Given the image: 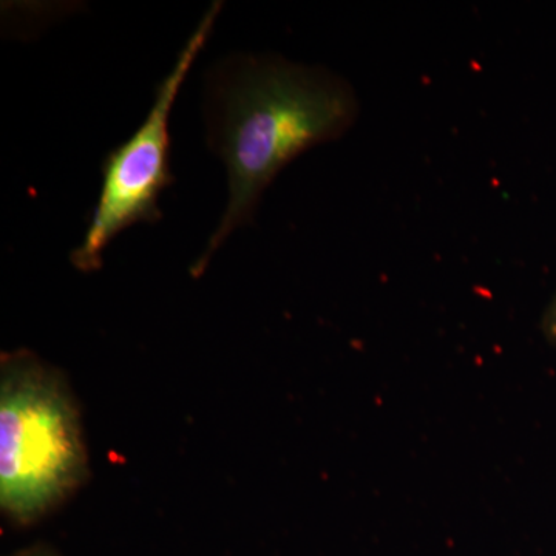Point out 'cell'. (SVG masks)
I'll list each match as a JSON object with an SVG mask.
<instances>
[{"label":"cell","mask_w":556,"mask_h":556,"mask_svg":"<svg viewBox=\"0 0 556 556\" xmlns=\"http://www.w3.org/2000/svg\"><path fill=\"white\" fill-rule=\"evenodd\" d=\"M222 2L212 3L199 27L179 51L177 62L155 91L144 123L102 161V185L83 243L70 254L80 273L102 268L105 249L124 230L141 223L160 222V197L174 185L170 172V115L190 68L206 47Z\"/></svg>","instance_id":"cell-3"},{"label":"cell","mask_w":556,"mask_h":556,"mask_svg":"<svg viewBox=\"0 0 556 556\" xmlns=\"http://www.w3.org/2000/svg\"><path fill=\"white\" fill-rule=\"evenodd\" d=\"M353 87L328 70L283 58H237L219 67L207 102V142L228 170L229 200L199 262L249 225L263 192L289 163L342 138L356 123Z\"/></svg>","instance_id":"cell-1"},{"label":"cell","mask_w":556,"mask_h":556,"mask_svg":"<svg viewBox=\"0 0 556 556\" xmlns=\"http://www.w3.org/2000/svg\"><path fill=\"white\" fill-rule=\"evenodd\" d=\"M0 379V504L28 525L86 478L83 430L64 380L35 354H5Z\"/></svg>","instance_id":"cell-2"},{"label":"cell","mask_w":556,"mask_h":556,"mask_svg":"<svg viewBox=\"0 0 556 556\" xmlns=\"http://www.w3.org/2000/svg\"><path fill=\"white\" fill-rule=\"evenodd\" d=\"M541 329H543L544 338H546L552 345H556V294L555 298L552 299L551 305L547 306L546 313H544Z\"/></svg>","instance_id":"cell-4"},{"label":"cell","mask_w":556,"mask_h":556,"mask_svg":"<svg viewBox=\"0 0 556 556\" xmlns=\"http://www.w3.org/2000/svg\"><path fill=\"white\" fill-rule=\"evenodd\" d=\"M20 556H51L43 554V552H28V554L20 555Z\"/></svg>","instance_id":"cell-5"}]
</instances>
